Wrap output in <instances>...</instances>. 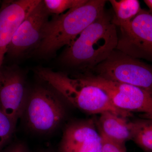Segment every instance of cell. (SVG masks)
<instances>
[{
    "label": "cell",
    "mask_w": 152,
    "mask_h": 152,
    "mask_svg": "<svg viewBox=\"0 0 152 152\" xmlns=\"http://www.w3.org/2000/svg\"><path fill=\"white\" fill-rule=\"evenodd\" d=\"M113 18L104 11L67 46L61 56L71 66L93 69L117 49L118 36Z\"/></svg>",
    "instance_id": "6da1fadb"
},
{
    "label": "cell",
    "mask_w": 152,
    "mask_h": 152,
    "mask_svg": "<svg viewBox=\"0 0 152 152\" xmlns=\"http://www.w3.org/2000/svg\"><path fill=\"white\" fill-rule=\"evenodd\" d=\"M36 73L63 99L80 110L91 114L111 112L129 118L132 113L118 109L105 92L91 84L83 76L72 77L63 72L38 68Z\"/></svg>",
    "instance_id": "7a4b0ae2"
},
{
    "label": "cell",
    "mask_w": 152,
    "mask_h": 152,
    "mask_svg": "<svg viewBox=\"0 0 152 152\" xmlns=\"http://www.w3.org/2000/svg\"><path fill=\"white\" fill-rule=\"evenodd\" d=\"M107 1L87 0L84 4L54 17L47 23L35 52L40 56H53L73 42L105 11Z\"/></svg>",
    "instance_id": "3957f363"
},
{
    "label": "cell",
    "mask_w": 152,
    "mask_h": 152,
    "mask_svg": "<svg viewBox=\"0 0 152 152\" xmlns=\"http://www.w3.org/2000/svg\"><path fill=\"white\" fill-rule=\"evenodd\" d=\"M62 99L54 90L45 87H35L28 93L22 117L28 129L41 134L55 131L66 117Z\"/></svg>",
    "instance_id": "277c9868"
},
{
    "label": "cell",
    "mask_w": 152,
    "mask_h": 152,
    "mask_svg": "<svg viewBox=\"0 0 152 152\" xmlns=\"http://www.w3.org/2000/svg\"><path fill=\"white\" fill-rule=\"evenodd\" d=\"M93 69L96 75L138 87L152 95V66L117 49Z\"/></svg>",
    "instance_id": "5b68a950"
},
{
    "label": "cell",
    "mask_w": 152,
    "mask_h": 152,
    "mask_svg": "<svg viewBox=\"0 0 152 152\" xmlns=\"http://www.w3.org/2000/svg\"><path fill=\"white\" fill-rule=\"evenodd\" d=\"M85 79L100 88L116 107L122 110L152 116V95L138 87L110 80L99 76L86 75Z\"/></svg>",
    "instance_id": "8992f818"
},
{
    "label": "cell",
    "mask_w": 152,
    "mask_h": 152,
    "mask_svg": "<svg viewBox=\"0 0 152 152\" xmlns=\"http://www.w3.org/2000/svg\"><path fill=\"white\" fill-rule=\"evenodd\" d=\"M120 28L117 50L152 62V13L142 9L129 25Z\"/></svg>",
    "instance_id": "52a82bcc"
},
{
    "label": "cell",
    "mask_w": 152,
    "mask_h": 152,
    "mask_svg": "<svg viewBox=\"0 0 152 152\" xmlns=\"http://www.w3.org/2000/svg\"><path fill=\"white\" fill-rule=\"evenodd\" d=\"M50 15L41 0L16 31L8 48L7 54L9 57L18 58L31 49L36 50L42 40Z\"/></svg>",
    "instance_id": "ba28073f"
},
{
    "label": "cell",
    "mask_w": 152,
    "mask_h": 152,
    "mask_svg": "<svg viewBox=\"0 0 152 152\" xmlns=\"http://www.w3.org/2000/svg\"><path fill=\"white\" fill-rule=\"evenodd\" d=\"M24 76L15 66L0 70V110L17 123L21 118L28 95Z\"/></svg>",
    "instance_id": "9c48e42d"
},
{
    "label": "cell",
    "mask_w": 152,
    "mask_h": 152,
    "mask_svg": "<svg viewBox=\"0 0 152 152\" xmlns=\"http://www.w3.org/2000/svg\"><path fill=\"white\" fill-rule=\"evenodd\" d=\"M94 120L69 124L63 133L61 152H102V137Z\"/></svg>",
    "instance_id": "30bf717a"
},
{
    "label": "cell",
    "mask_w": 152,
    "mask_h": 152,
    "mask_svg": "<svg viewBox=\"0 0 152 152\" xmlns=\"http://www.w3.org/2000/svg\"><path fill=\"white\" fill-rule=\"evenodd\" d=\"M41 0L7 1L0 8V70L16 31Z\"/></svg>",
    "instance_id": "8fae6325"
},
{
    "label": "cell",
    "mask_w": 152,
    "mask_h": 152,
    "mask_svg": "<svg viewBox=\"0 0 152 152\" xmlns=\"http://www.w3.org/2000/svg\"><path fill=\"white\" fill-rule=\"evenodd\" d=\"M100 115L97 127L101 135L122 143L132 140L134 121H129L126 117L111 112H104Z\"/></svg>",
    "instance_id": "7c38bea8"
},
{
    "label": "cell",
    "mask_w": 152,
    "mask_h": 152,
    "mask_svg": "<svg viewBox=\"0 0 152 152\" xmlns=\"http://www.w3.org/2000/svg\"><path fill=\"white\" fill-rule=\"evenodd\" d=\"M115 15L113 22L120 28L129 25L142 10L137 0H110Z\"/></svg>",
    "instance_id": "4fadbf2b"
},
{
    "label": "cell",
    "mask_w": 152,
    "mask_h": 152,
    "mask_svg": "<svg viewBox=\"0 0 152 152\" xmlns=\"http://www.w3.org/2000/svg\"><path fill=\"white\" fill-rule=\"evenodd\" d=\"M135 120L132 140L146 152H152V118Z\"/></svg>",
    "instance_id": "5bb4252c"
},
{
    "label": "cell",
    "mask_w": 152,
    "mask_h": 152,
    "mask_svg": "<svg viewBox=\"0 0 152 152\" xmlns=\"http://www.w3.org/2000/svg\"><path fill=\"white\" fill-rule=\"evenodd\" d=\"M87 0H44L46 8L50 14L58 15L66 11L81 6Z\"/></svg>",
    "instance_id": "9a60e30c"
},
{
    "label": "cell",
    "mask_w": 152,
    "mask_h": 152,
    "mask_svg": "<svg viewBox=\"0 0 152 152\" xmlns=\"http://www.w3.org/2000/svg\"><path fill=\"white\" fill-rule=\"evenodd\" d=\"M16 124L0 110V151L10 139Z\"/></svg>",
    "instance_id": "2e32d148"
},
{
    "label": "cell",
    "mask_w": 152,
    "mask_h": 152,
    "mask_svg": "<svg viewBox=\"0 0 152 152\" xmlns=\"http://www.w3.org/2000/svg\"><path fill=\"white\" fill-rule=\"evenodd\" d=\"M101 136L102 140V152H126L125 144L115 141L102 135Z\"/></svg>",
    "instance_id": "e0dca14e"
},
{
    "label": "cell",
    "mask_w": 152,
    "mask_h": 152,
    "mask_svg": "<svg viewBox=\"0 0 152 152\" xmlns=\"http://www.w3.org/2000/svg\"><path fill=\"white\" fill-rule=\"evenodd\" d=\"M6 152H27V151L24 145L20 143L12 146Z\"/></svg>",
    "instance_id": "ac0fdd59"
},
{
    "label": "cell",
    "mask_w": 152,
    "mask_h": 152,
    "mask_svg": "<svg viewBox=\"0 0 152 152\" xmlns=\"http://www.w3.org/2000/svg\"><path fill=\"white\" fill-rule=\"evenodd\" d=\"M144 1L149 9V11L152 13V0H145Z\"/></svg>",
    "instance_id": "d6986e66"
},
{
    "label": "cell",
    "mask_w": 152,
    "mask_h": 152,
    "mask_svg": "<svg viewBox=\"0 0 152 152\" xmlns=\"http://www.w3.org/2000/svg\"><path fill=\"white\" fill-rule=\"evenodd\" d=\"M141 116L142 117H143V118H152V116L146 115H142Z\"/></svg>",
    "instance_id": "ffe728a7"
}]
</instances>
